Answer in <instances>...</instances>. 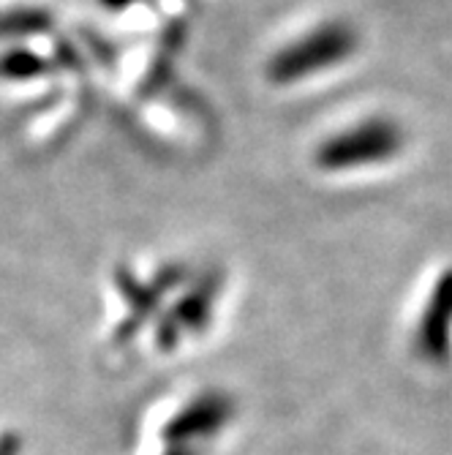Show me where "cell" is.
Wrapping results in <instances>:
<instances>
[{"label": "cell", "mask_w": 452, "mask_h": 455, "mask_svg": "<svg viewBox=\"0 0 452 455\" xmlns=\"http://www.w3.org/2000/svg\"><path fill=\"white\" fill-rule=\"evenodd\" d=\"M104 4H107L109 9H123V6H129V4H134V0H104Z\"/></svg>", "instance_id": "cell-3"}, {"label": "cell", "mask_w": 452, "mask_h": 455, "mask_svg": "<svg viewBox=\"0 0 452 455\" xmlns=\"http://www.w3.org/2000/svg\"><path fill=\"white\" fill-rule=\"evenodd\" d=\"M360 47L357 30L344 20L319 22L289 44H283L267 63V79L278 88L300 85L303 79L336 71L349 63Z\"/></svg>", "instance_id": "cell-1"}, {"label": "cell", "mask_w": 452, "mask_h": 455, "mask_svg": "<svg viewBox=\"0 0 452 455\" xmlns=\"http://www.w3.org/2000/svg\"><path fill=\"white\" fill-rule=\"evenodd\" d=\"M403 150V129L390 117H365L327 137L316 148V167L330 175L382 167Z\"/></svg>", "instance_id": "cell-2"}]
</instances>
